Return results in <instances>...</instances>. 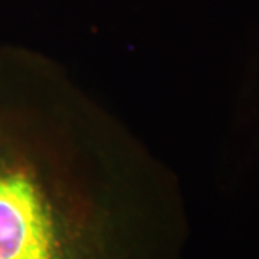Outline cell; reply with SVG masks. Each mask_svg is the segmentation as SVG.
<instances>
[{
    "instance_id": "obj_1",
    "label": "cell",
    "mask_w": 259,
    "mask_h": 259,
    "mask_svg": "<svg viewBox=\"0 0 259 259\" xmlns=\"http://www.w3.org/2000/svg\"><path fill=\"white\" fill-rule=\"evenodd\" d=\"M23 71L0 55V259H170L167 203L65 167Z\"/></svg>"
}]
</instances>
